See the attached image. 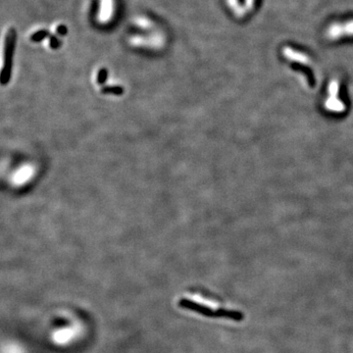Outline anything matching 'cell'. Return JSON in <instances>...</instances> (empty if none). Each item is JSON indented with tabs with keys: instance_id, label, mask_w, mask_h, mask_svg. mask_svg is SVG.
<instances>
[{
	"instance_id": "1",
	"label": "cell",
	"mask_w": 353,
	"mask_h": 353,
	"mask_svg": "<svg viewBox=\"0 0 353 353\" xmlns=\"http://www.w3.org/2000/svg\"><path fill=\"white\" fill-rule=\"evenodd\" d=\"M180 304L184 308L201 313L202 315L209 316H227L235 319L242 318V315L235 309H229L227 306L222 305L221 303L203 297L199 294H190L183 297L180 301Z\"/></svg>"
},
{
	"instance_id": "2",
	"label": "cell",
	"mask_w": 353,
	"mask_h": 353,
	"mask_svg": "<svg viewBox=\"0 0 353 353\" xmlns=\"http://www.w3.org/2000/svg\"><path fill=\"white\" fill-rule=\"evenodd\" d=\"M14 30L11 27L5 28L0 36V83L6 81V78L9 75Z\"/></svg>"
},
{
	"instance_id": "3",
	"label": "cell",
	"mask_w": 353,
	"mask_h": 353,
	"mask_svg": "<svg viewBox=\"0 0 353 353\" xmlns=\"http://www.w3.org/2000/svg\"><path fill=\"white\" fill-rule=\"evenodd\" d=\"M78 333H79V331H78L77 327L61 329V330L57 331L56 333H54L53 340L55 343H57L59 345H65V344L72 342L76 338Z\"/></svg>"
},
{
	"instance_id": "4",
	"label": "cell",
	"mask_w": 353,
	"mask_h": 353,
	"mask_svg": "<svg viewBox=\"0 0 353 353\" xmlns=\"http://www.w3.org/2000/svg\"><path fill=\"white\" fill-rule=\"evenodd\" d=\"M48 36V32L46 30H39L36 31L35 32L32 33L30 38L32 41H39V40H43Z\"/></svg>"
},
{
	"instance_id": "5",
	"label": "cell",
	"mask_w": 353,
	"mask_h": 353,
	"mask_svg": "<svg viewBox=\"0 0 353 353\" xmlns=\"http://www.w3.org/2000/svg\"><path fill=\"white\" fill-rule=\"evenodd\" d=\"M123 92H124V90L121 87H110V88H106L102 91V93H104V94H114L117 96L122 95Z\"/></svg>"
},
{
	"instance_id": "6",
	"label": "cell",
	"mask_w": 353,
	"mask_h": 353,
	"mask_svg": "<svg viewBox=\"0 0 353 353\" xmlns=\"http://www.w3.org/2000/svg\"><path fill=\"white\" fill-rule=\"evenodd\" d=\"M107 75H108L107 70H106V69H101V70L99 71L98 75H97V82H98V84H103V83H105V81H106V79H107Z\"/></svg>"
},
{
	"instance_id": "7",
	"label": "cell",
	"mask_w": 353,
	"mask_h": 353,
	"mask_svg": "<svg viewBox=\"0 0 353 353\" xmlns=\"http://www.w3.org/2000/svg\"><path fill=\"white\" fill-rule=\"evenodd\" d=\"M56 32L60 35H65L67 33V28L64 25H59L56 28Z\"/></svg>"
},
{
	"instance_id": "8",
	"label": "cell",
	"mask_w": 353,
	"mask_h": 353,
	"mask_svg": "<svg viewBox=\"0 0 353 353\" xmlns=\"http://www.w3.org/2000/svg\"><path fill=\"white\" fill-rule=\"evenodd\" d=\"M58 45H59L58 39H57L55 36H51V37H50V40H49V46L54 49V48H57Z\"/></svg>"
}]
</instances>
